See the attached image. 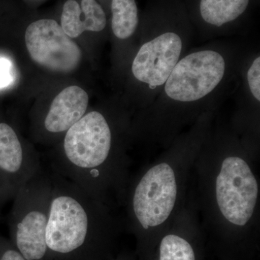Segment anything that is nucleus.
I'll return each mask as SVG.
<instances>
[{"instance_id":"dca6fc26","label":"nucleus","mask_w":260,"mask_h":260,"mask_svg":"<svg viewBox=\"0 0 260 260\" xmlns=\"http://www.w3.org/2000/svg\"><path fill=\"white\" fill-rule=\"evenodd\" d=\"M14 81L13 64L8 58L0 56V90L7 88Z\"/></svg>"},{"instance_id":"f8f14e48","label":"nucleus","mask_w":260,"mask_h":260,"mask_svg":"<svg viewBox=\"0 0 260 260\" xmlns=\"http://www.w3.org/2000/svg\"><path fill=\"white\" fill-rule=\"evenodd\" d=\"M249 0H201L200 13L207 23L220 27L239 18Z\"/></svg>"},{"instance_id":"7ed1b4c3","label":"nucleus","mask_w":260,"mask_h":260,"mask_svg":"<svg viewBox=\"0 0 260 260\" xmlns=\"http://www.w3.org/2000/svg\"><path fill=\"white\" fill-rule=\"evenodd\" d=\"M51 186V174L43 170L13 198L9 218L12 244L27 260H47L46 234Z\"/></svg>"},{"instance_id":"423d86ee","label":"nucleus","mask_w":260,"mask_h":260,"mask_svg":"<svg viewBox=\"0 0 260 260\" xmlns=\"http://www.w3.org/2000/svg\"><path fill=\"white\" fill-rule=\"evenodd\" d=\"M175 174L166 162L151 168L135 189L133 209L145 230L164 223L172 213L177 200Z\"/></svg>"},{"instance_id":"6e6552de","label":"nucleus","mask_w":260,"mask_h":260,"mask_svg":"<svg viewBox=\"0 0 260 260\" xmlns=\"http://www.w3.org/2000/svg\"><path fill=\"white\" fill-rule=\"evenodd\" d=\"M37 154L22 143L13 126L0 122V200L13 199L20 188L42 172Z\"/></svg>"},{"instance_id":"f3484780","label":"nucleus","mask_w":260,"mask_h":260,"mask_svg":"<svg viewBox=\"0 0 260 260\" xmlns=\"http://www.w3.org/2000/svg\"><path fill=\"white\" fill-rule=\"evenodd\" d=\"M0 260H27L13 244L2 242L0 239Z\"/></svg>"},{"instance_id":"ddd939ff","label":"nucleus","mask_w":260,"mask_h":260,"mask_svg":"<svg viewBox=\"0 0 260 260\" xmlns=\"http://www.w3.org/2000/svg\"><path fill=\"white\" fill-rule=\"evenodd\" d=\"M112 27L114 35L120 39L131 37L138 24L135 0H112Z\"/></svg>"},{"instance_id":"39448f33","label":"nucleus","mask_w":260,"mask_h":260,"mask_svg":"<svg viewBox=\"0 0 260 260\" xmlns=\"http://www.w3.org/2000/svg\"><path fill=\"white\" fill-rule=\"evenodd\" d=\"M217 203L224 218L238 226H244L254 213L258 184L245 160L228 157L216 179Z\"/></svg>"},{"instance_id":"0eeeda50","label":"nucleus","mask_w":260,"mask_h":260,"mask_svg":"<svg viewBox=\"0 0 260 260\" xmlns=\"http://www.w3.org/2000/svg\"><path fill=\"white\" fill-rule=\"evenodd\" d=\"M25 44L32 60L47 69L68 73L81 60V50L67 35L61 25L51 19L37 20L28 25Z\"/></svg>"},{"instance_id":"1a4fd4ad","label":"nucleus","mask_w":260,"mask_h":260,"mask_svg":"<svg viewBox=\"0 0 260 260\" xmlns=\"http://www.w3.org/2000/svg\"><path fill=\"white\" fill-rule=\"evenodd\" d=\"M182 42L174 32H166L143 44L133 61V75L150 89L164 85L177 64Z\"/></svg>"},{"instance_id":"4468645a","label":"nucleus","mask_w":260,"mask_h":260,"mask_svg":"<svg viewBox=\"0 0 260 260\" xmlns=\"http://www.w3.org/2000/svg\"><path fill=\"white\" fill-rule=\"evenodd\" d=\"M157 260H199L194 246L177 234L164 236L159 244Z\"/></svg>"},{"instance_id":"f03ea898","label":"nucleus","mask_w":260,"mask_h":260,"mask_svg":"<svg viewBox=\"0 0 260 260\" xmlns=\"http://www.w3.org/2000/svg\"><path fill=\"white\" fill-rule=\"evenodd\" d=\"M112 133L102 113L85 114L65 133L61 148L51 161L53 172L74 183L97 199L107 181Z\"/></svg>"},{"instance_id":"9b49d317","label":"nucleus","mask_w":260,"mask_h":260,"mask_svg":"<svg viewBox=\"0 0 260 260\" xmlns=\"http://www.w3.org/2000/svg\"><path fill=\"white\" fill-rule=\"evenodd\" d=\"M106 25L105 13L95 0H82L81 5L75 0H68L63 6L61 27L71 39L86 30L102 31Z\"/></svg>"},{"instance_id":"9d476101","label":"nucleus","mask_w":260,"mask_h":260,"mask_svg":"<svg viewBox=\"0 0 260 260\" xmlns=\"http://www.w3.org/2000/svg\"><path fill=\"white\" fill-rule=\"evenodd\" d=\"M88 95L76 85L64 89L51 103L43 119V129L47 134H64L81 119L88 106Z\"/></svg>"},{"instance_id":"2eb2a0df","label":"nucleus","mask_w":260,"mask_h":260,"mask_svg":"<svg viewBox=\"0 0 260 260\" xmlns=\"http://www.w3.org/2000/svg\"><path fill=\"white\" fill-rule=\"evenodd\" d=\"M248 83L251 93L260 101V57L256 58L247 73Z\"/></svg>"},{"instance_id":"f257e3e1","label":"nucleus","mask_w":260,"mask_h":260,"mask_svg":"<svg viewBox=\"0 0 260 260\" xmlns=\"http://www.w3.org/2000/svg\"><path fill=\"white\" fill-rule=\"evenodd\" d=\"M51 176L47 260L102 259L109 238L96 199L56 173Z\"/></svg>"},{"instance_id":"20e7f679","label":"nucleus","mask_w":260,"mask_h":260,"mask_svg":"<svg viewBox=\"0 0 260 260\" xmlns=\"http://www.w3.org/2000/svg\"><path fill=\"white\" fill-rule=\"evenodd\" d=\"M225 73L223 56L214 51L192 53L177 62L166 82L165 92L173 100L191 102L218 86Z\"/></svg>"},{"instance_id":"a211bd4d","label":"nucleus","mask_w":260,"mask_h":260,"mask_svg":"<svg viewBox=\"0 0 260 260\" xmlns=\"http://www.w3.org/2000/svg\"><path fill=\"white\" fill-rule=\"evenodd\" d=\"M0 203H1V200H0Z\"/></svg>"}]
</instances>
